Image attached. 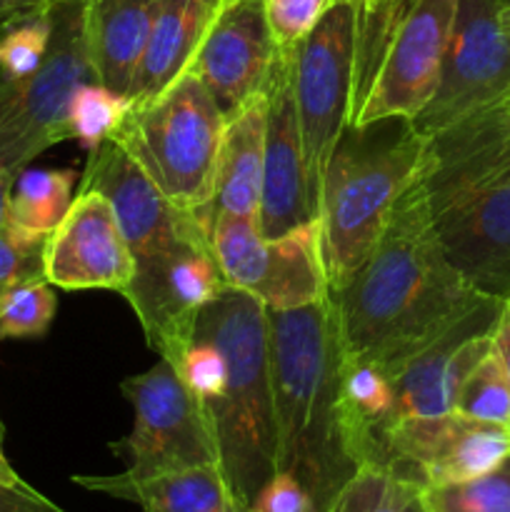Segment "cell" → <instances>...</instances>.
Segmentation results:
<instances>
[{"mask_svg":"<svg viewBox=\"0 0 510 512\" xmlns=\"http://www.w3.org/2000/svg\"><path fill=\"white\" fill-rule=\"evenodd\" d=\"M423 168L398 198L363 265L330 293L345 355L373 360L385 373L488 295L473 288L445 255L430 218Z\"/></svg>","mask_w":510,"mask_h":512,"instance_id":"6da1fadb","label":"cell"},{"mask_svg":"<svg viewBox=\"0 0 510 512\" xmlns=\"http://www.w3.org/2000/svg\"><path fill=\"white\" fill-rule=\"evenodd\" d=\"M423 178L450 263L480 293L510 298V100L430 135Z\"/></svg>","mask_w":510,"mask_h":512,"instance_id":"7a4b0ae2","label":"cell"},{"mask_svg":"<svg viewBox=\"0 0 510 512\" xmlns=\"http://www.w3.org/2000/svg\"><path fill=\"white\" fill-rule=\"evenodd\" d=\"M278 470L313 495L318 510L355 473L340 425V340L333 298L268 313Z\"/></svg>","mask_w":510,"mask_h":512,"instance_id":"3957f363","label":"cell"},{"mask_svg":"<svg viewBox=\"0 0 510 512\" xmlns=\"http://www.w3.org/2000/svg\"><path fill=\"white\" fill-rule=\"evenodd\" d=\"M195 328L225 355V388L208 408V418L220 470L240 510L248 512L258 490L278 470L268 308L225 285L200 310Z\"/></svg>","mask_w":510,"mask_h":512,"instance_id":"277c9868","label":"cell"},{"mask_svg":"<svg viewBox=\"0 0 510 512\" xmlns=\"http://www.w3.org/2000/svg\"><path fill=\"white\" fill-rule=\"evenodd\" d=\"M425 155L428 138L410 120L393 118L345 130L315 215L330 293L348 283L375 248Z\"/></svg>","mask_w":510,"mask_h":512,"instance_id":"5b68a950","label":"cell"},{"mask_svg":"<svg viewBox=\"0 0 510 512\" xmlns=\"http://www.w3.org/2000/svg\"><path fill=\"white\" fill-rule=\"evenodd\" d=\"M458 0L355 3L348 128L413 120L438 85Z\"/></svg>","mask_w":510,"mask_h":512,"instance_id":"8992f818","label":"cell"},{"mask_svg":"<svg viewBox=\"0 0 510 512\" xmlns=\"http://www.w3.org/2000/svg\"><path fill=\"white\" fill-rule=\"evenodd\" d=\"M225 113L193 73L143 105H130L108 140L125 150L160 193L185 213L213 200Z\"/></svg>","mask_w":510,"mask_h":512,"instance_id":"52a82bcc","label":"cell"},{"mask_svg":"<svg viewBox=\"0 0 510 512\" xmlns=\"http://www.w3.org/2000/svg\"><path fill=\"white\" fill-rule=\"evenodd\" d=\"M50 23L43 65L28 78H0V168L13 175L70 138V98L78 85L95 80L85 43V0L50 5Z\"/></svg>","mask_w":510,"mask_h":512,"instance_id":"ba28073f","label":"cell"},{"mask_svg":"<svg viewBox=\"0 0 510 512\" xmlns=\"http://www.w3.org/2000/svg\"><path fill=\"white\" fill-rule=\"evenodd\" d=\"M133 260V278L120 295L133 308L150 348L175 363L193 340L200 310L225 288L208 223L193 213L173 240Z\"/></svg>","mask_w":510,"mask_h":512,"instance_id":"9c48e42d","label":"cell"},{"mask_svg":"<svg viewBox=\"0 0 510 512\" xmlns=\"http://www.w3.org/2000/svg\"><path fill=\"white\" fill-rule=\"evenodd\" d=\"M355 3L338 0L313 30L293 45V95L303 143L305 183L313 218L318 215L325 175L348 130L353 88Z\"/></svg>","mask_w":510,"mask_h":512,"instance_id":"30bf717a","label":"cell"},{"mask_svg":"<svg viewBox=\"0 0 510 512\" xmlns=\"http://www.w3.org/2000/svg\"><path fill=\"white\" fill-rule=\"evenodd\" d=\"M208 230L225 285L253 295L268 313L305 308L330 295L318 220L268 238L258 220L213 215Z\"/></svg>","mask_w":510,"mask_h":512,"instance_id":"8fae6325","label":"cell"},{"mask_svg":"<svg viewBox=\"0 0 510 512\" xmlns=\"http://www.w3.org/2000/svg\"><path fill=\"white\" fill-rule=\"evenodd\" d=\"M120 393L133 408V430L110 445L130 480L170 470L218 465V443L208 410L188 390L173 365L160 358L150 370L130 375Z\"/></svg>","mask_w":510,"mask_h":512,"instance_id":"7c38bea8","label":"cell"},{"mask_svg":"<svg viewBox=\"0 0 510 512\" xmlns=\"http://www.w3.org/2000/svg\"><path fill=\"white\" fill-rule=\"evenodd\" d=\"M510 100V18L505 0H458L438 85L410 123L438 130Z\"/></svg>","mask_w":510,"mask_h":512,"instance_id":"4fadbf2b","label":"cell"},{"mask_svg":"<svg viewBox=\"0 0 510 512\" xmlns=\"http://www.w3.org/2000/svg\"><path fill=\"white\" fill-rule=\"evenodd\" d=\"M508 455V425L443 413L395 420L383 435L380 465L398 470L423 488H440L478 478Z\"/></svg>","mask_w":510,"mask_h":512,"instance_id":"5bb4252c","label":"cell"},{"mask_svg":"<svg viewBox=\"0 0 510 512\" xmlns=\"http://www.w3.org/2000/svg\"><path fill=\"white\" fill-rule=\"evenodd\" d=\"M503 303V298L483 295L413 358L385 373L393 383L395 420L453 413L465 378L493 353V328Z\"/></svg>","mask_w":510,"mask_h":512,"instance_id":"9a60e30c","label":"cell"},{"mask_svg":"<svg viewBox=\"0 0 510 512\" xmlns=\"http://www.w3.org/2000/svg\"><path fill=\"white\" fill-rule=\"evenodd\" d=\"M275 50L263 0H220L185 73L208 88L228 118L263 93Z\"/></svg>","mask_w":510,"mask_h":512,"instance_id":"2e32d148","label":"cell"},{"mask_svg":"<svg viewBox=\"0 0 510 512\" xmlns=\"http://www.w3.org/2000/svg\"><path fill=\"white\" fill-rule=\"evenodd\" d=\"M133 270V253L113 205L95 190H78L68 215L45 243V280L63 290L123 293Z\"/></svg>","mask_w":510,"mask_h":512,"instance_id":"e0dca14e","label":"cell"},{"mask_svg":"<svg viewBox=\"0 0 510 512\" xmlns=\"http://www.w3.org/2000/svg\"><path fill=\"white\" fill-rule=\"evenodd\" d=\"M268 123H265V178L258 225L275 238L313 218L305 183L303 143L293 95V48L275 50L265 83Z\"/></svg>","mask_w":510,"mask_h":512,"instance_id":"ac0fdd59","label":"cell"},{"mask_svg":"<svg viewBox=\"0 0 510 512\" xmlns=\"http://www.w3.org/2000/svg\"><path fill=\"white\" fill-rule=\"evenodd\" d=\"M78 190L105 195L113 205L115 220L128 240L133 258L173 240L193 215L175 208L113 140H105L90 153Z\"/></svg>","mask_w":510,"mask_h":512,"instance_id":"d6986e66","label":"cell"},{"mask_svg":"<svg viewBox=\"0 0 510 512\" xmlns=\"http://www.w3.org/2000/svg\"><path fill=\"white\" fill-rule=\"evenodd\" d=\"M265 123H268L265 90L225 118L213 200L208 208L195 213L205 223L213 215H238V218L258 220L265 178Z\"/></svg>","mask_w":510,"mask_h":512,"instance_id":"ffe728a7","label":"cell"},{"mask_svg":"<svg viewBox=\"0 0 510 512\" xmlns=\"http://www.w3.org/2000/svg\"><path fill=\"white\" fill-rule=\"evenodd\" d=\"M160 0H85V43L95 80L128 95L143 63Z\"/></svg>","mask_w":510,"mask_h":512,"instance_id":"44dd1931","label":"cell"},{"mask_svg":"<svg viewBox=\"0 0 510 512\" xmlns=\"http://www.w3.org/2000/svg\"><path fill=\"white\" fill-rule=\"evenodd\" d=\"M75 485L110 498L128 500L143 512H243L220 465L170 470L150 478L75 475Z\"/></svg>","mask_w":510,"mask_h":512,"instance_id":"7402d4cb","label":"cell"},{"mask_svg":"<svg viewBox=\"0 0 510 512\" xmlns=\"http://www.w3.org/2000/svg\"><path fill=\"white\" fill-rule=\"evenodd\" d=\"M220 0H160L143 63L130 88V105H143L188 70Z\"/></svg>","mask_w":510,"mask_h":512,"instance_id":"603a6c76","label":"cell"},{"mask_svg":"<svg viewBox=\"0 0 510 512\" xmlns=\"http://www.w3.org/2000/svg\"><path fill=\"white\" fill-rule=\"evenodd\" d=\"M75 170H20L8 200V220L30 233L50 235L68 215L75 200Z\"/></svg>","mask_w":510,"mask_h":512,"instance_id":"cb8c5ba5","label":"cell"},{"mask_svg":"<svg viewBox=\"0 0 510 512\" xmlns=\"http://www.w3.org/2000/svg\"><path fill=\"white\" fill-rule=\"evenodd\" d=\"M320 512H428L425 488L388 465H360Z\"/></svg>","mask_w":510,"mask_h":512,"instance_id":"d4e9b609","label":"cell"},{"mask_svg":"<svg viewBox=\"0 0 510 512\" xmlns=\"http://www.w3.org/2000/svg\"><path fill=\"white\" fill-rule=\"evenodd\" d=\"M130 110L128 95H120L100 85L98 80L78 85L70 98L68 108V133L78 140L88 153H93L100 143L113 135L120 120Z\"/></svg>","mask_w":510,"mask_h":512,"instance_id":"484cf974","label":"cell"},{"mask_svg":"<svg viewBox=\"0 0 510 512\" xmlns=\"http://www.w3.org/2000/svg\"><path fill=\"white\" fill-rule=\"evenodd\" d=\"M428 512H510V455L463 483L425 488Z\"/></svg>","mask_w":510,"mask_h":512,"instance_id":"4316f807","label":"cell"},{"mask_svg":"<svg viewBox=\"0 0 510 512\" xmlns=\"http://www.w3.org/2000/svg\"><path fill=\"white\" fill-rule=\"evenodd\" d=\"M50 8L0 23V78H28L43 65L50 45Z\"/></svg>","mask_w":510,"mask_h":512,"instance_id":"83f0119b","label":"cell"},{"mask_svg":"<svg viewBox=\"0 0 510 512\" xmlns=\"http://www.w3.org/2000/svg\"><path fill=\"white\" fill-rule=\"evenodd\" d=\"M58 310L53 285L45 278L25 280L0 298V338H40Z\"/></svg>","mask_w":510,"mask_h":512,"instance_id":"f1b7e54d","label":"cell"},{"mask_svg":"<svg viewBox=\"0 0 510 512\" xmlns=\"http://www.w3.org/2000/svg\"><path fill=\"white\" fill-rule=\"evenodd\" d=\"M453 413L510 428V383L505 378L498 355L490 353L465 378Z\"/></svg>","mask_w":510,"mask_h":512,"instance_id":"f546056e","label":"cell"},{"mask_svg":"<svg viewBox=\"0 0 510 512\" xmlns=\"http://www.w3.org/2000/svg\"><path fill=\"white\" fill-rule=\"evenodd\" d=\"M48 235L30 233L10 220L0 225V298L25 280L45 278Z\"/></svg>","mask_w":510,"mask_h":512,"instance_id":"4dcf8cb0","label":"cell"},{"mask_svg":"<svg viewBox=\"0 0 510 512\" xmlns=\"http://www.w3.org/2000/svg\"><path fill=\"white\" fill-rule=\"evenodd\" d=\"M278 48H293L338 0H263Z\"/></svg>","mask_w":510,"mask_h":512,"instance_id":"1f68e13d","label":"cell"},{"mask_svg":"<svg viewBox=\"0 0 510 512\" xmlns=\"http://www.w3.org/2000/svg\"><path fill=\"white\" fill-rule=\"evenodd\" d=\"M248 512H320L313 495L288 470H275L273 478L258 490Z\"/></svg>","mask_w":510,"mask_h":512,"instance_id":"d6a6232c","label":"cell"},{"mask_svg":"<svg viewBox=\"0 0 510 512\" xmlns=\"http://www.w3.org/2000/svg\"><path fill=\"white\" fill-rule=\"evenodd\" d=\"M0 512H65L33 485H0Z\"/></svg>","mask_w":510,"mask_h":512,"instance_id":"836d02e7","label":"cell"},{"mask_svg":"<svg viewBox=\"0 0 510 512\" xmlns=\"http://www.w3.org/2000/svg\"><path fill=\"white\" fill-rule=\"evenodd\" d=\"M493 353L498 355L505 378L510 383V298H505L500 318L493 328Z\"/></svg>","mask_w":510,"mask_h":512,"instance_id":"e575fe53","label":"cell"},{"mask_svg":"<svg viewBox=\"0 0 510 512\" xmlns=\"http://www.w3.org/2000/svg\"><path fill=\"white\" fill-rule=\"evenodd\" d=\"M48 8H50V0H0V23L20 18V15L40 13V10H48Z\"/></svg>","mask_w":510,"mask_h":512,"instance_id":"d590c367","label":"cell"},{"mask_svg":"<svg viewBox=\"0 0 510 512\" xmlns=\"http://www.w3.org/2000/svg\"><path fill=\"white\" fill-rule=\"evenodd\" d=\"M3 438H5V428L3 420H0V485H28L23 478L18 475V470L10 465L8 455L3 450Z\"/></svg>","mask_w":510,"mask_h":512,"instance_id":"8d00e7d4","label":"cell"},{"mask_svg":"<svg viewBox=\"0 0 510 512\" xmlns=\"http://www.w3.org/2000/svg\"><path fill=\"white\" fill-rule=\"evenodd\" d=\"M15 175L10 170L0 168V225L8 220V200H10V188H13Z\"/></svg>","mask_w":510,"mask_h":512,"instance_id":"74e56055","label":"cell"},{"mask_svg":"<svg viewBox=\"0 0 510 512\" xmlns=\"http://www.w3.org/2000/svg\"><path fill=\"white\" fill-rule=\"evenodd\" d=\"M55 3H65V0H50V5H55Z\"/></svg>","mask_w":510,"mask_h":512,"instance_id":"f35d334b","label":"cell"},{"mask_svg":"<svg viewBox=\"0 0 510 512\" xmlns=\"http://www.w3.org/2000/svg\"><path fill=\"white\" fill-rule=\"evenodd\" d=\"M505 3H508V18H510V0H505Z\"/></svg>","mask_w":510,"mask_h":512,"instance_id":"ab89813d","label":"cell"},{"mask_svg":"<svg viewBox=\"0 0 510 512\" xmlns=\"http://www.w3.org/2000/svg\"><path fill=\"white\" fill-rule=\"evenodd\" d=\"M353 3H363V0H353Z\"/></svg>","mask_w":510,"mask_h":512,"instance_id":"60d3db41","label":"cell"}]
</instances>
